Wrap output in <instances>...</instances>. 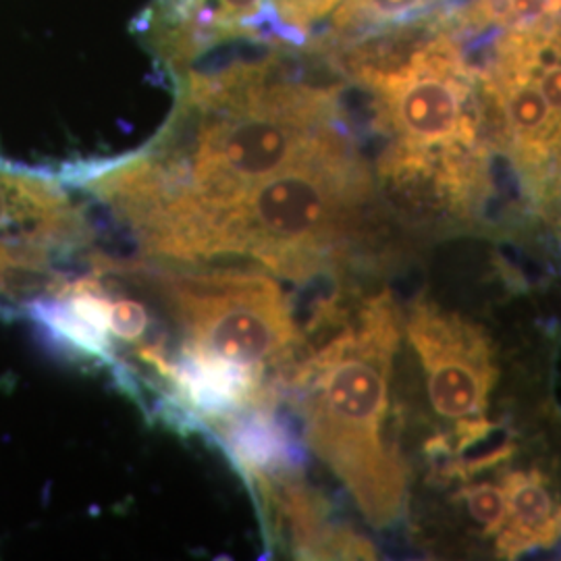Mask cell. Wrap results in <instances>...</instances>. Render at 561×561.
<instances>
[{
  "label": "cell",
  "mask_w": 561,
  "mask_h": 561,
  "mask_svg": "<svg viewBox=\"0 0 561 561\" xmlns=\"http://www.w3.org/2000/svg\"><path fill=\"white\" fill-rule=\"evenodd\" d=\"M337 331L308 343L280 381L304 421L308 447L340 479L364 518L385 528L398 520L405 500V470L385 442L389 382L400 345V312L382 291Z\"/></svg>",
  "instance_id": "6da1fadb"
},
{
  "label": "cell",
  "mask_w": 561,
  "mask_h": 561,
  "mask_svg": "<svg viewBox=\"0 0 561 561\" xmlns=\"http://www.w3.org/2000/svg\"><path fill=\"white\" fill-rule=\"evenodd\" d=\"M370 201V173L350 138L333 127L300 161L192 227L162 262L238 256L300 285L335 277L358 241Z\"/></svg>",
  "instance_id": "7a4b0ae2"
},
{
  "label": "cell",
  "mask_w": 561,
  "mask_h": 561,
  "mask_svg": "<svg viewBox=\"0 0 561 561\" xmlns=\"http://www.w3.org/2000/svg\"><path fill=\"white\" fill-rule=\"evenodd\" d=\"M92 273L115 277L157 301L183 337L181 350L231 362L279 385L306 335L279 283L262 271H192L154 261L90 256Z\"/></svg>",
  "instance_id": "3957f363"
},
{
  "label": "cell",
  "mask_w": 561,
  "mask_h": 561,
  "mask_svg": "<svg viewBox=\"0 0 561 561\" xmlns=\"http://www.w3.org/2000/svg\"><path fill=\"white\" fill-rule=\"evenodd\" d=\"M405 329L426 373L435 412L451 422L482 419L497 382L491 337L433 301L414 304Z\"/></svg>",
  "instance_id": "277c9868"
},
{
  "label": "cell",
  "mask_w": 561,
  "mask_h": 561,
  "mask_svg": "<svg viewBox=\"0 0 561 561\" xmlns=\"http://www.w3.org/2000/svg\"><path fill=\"white\" fill-rule=\"evenodd\" d=\"M277 18L271 0H152L141 34L175 78L194 60L236 38L261 44L262 30Z\"/></svg>",
  "instance_id": "5b68a950"
},
{
  "label": "cell",
  "mask_w": 561,
  "mask_h": 561,
  "mask_svg": "<svg viewBox=\"0 0 561 561\" xmlns=\"http://www.w3.org/2000/svg\"><path fill=\"white\" fill-rule=\"evenodd\" d=\"M442 76L422 60H412L408 67L362 80L377 92L379 123L400 138L396 148L426 152L474 138L461 113L460 85Z\"/></svg>",
  "instance_id": "8992f818"
},
{
  "label": "cell",
  "mask_w": 561,
  "mask_h": 561,
  "mask_svg": "<svg viewBox=\"0 0 561 561\" xmlns=\"http://www.w3.org/2000/svg\"><path fill=\"white\" fill-rule=\"evenodd\" d=\"M92 240L88 217L57 181L0 169V252L32 250L59 261Z\"/></svg>",
  "instance_id": "52a82bcc"
},
{
  "label": "cell",
  "mask_w": 561,
  "mask_h": 561,
  "mask_svg": "<svg viewBox=\"0 0 561 561\" xmlns=\"http://www.w3.org/2000/svg\"><path fill=\"white\" fill-rule=\"evenodd\" d=\"M502 489L507 502V522L497 541L502 553L516 558L518 553L560 541L561 505L553 500L539 470L507 472Z\"/></svg>",
  "instance_id": "ba28073f"
},
{
  "label": "cell",
  "mask_w": 561,
  "mask_h": 561,
  "mask_svg": "<svg viewBox=\"0 0 561 561\" xmlns=\"http://www.w3.org/2000/svg\"><path fill=\"white\" fill-rule=\"evenodd\" d=\"M428 0H345L333 20V38L360 34L368 27L410 18Z\"/></svg>",
  "instance_id": "9c48e42d"
},
{
  "label": "cell",
  "mask_w": 561,
  "mask_h": 561,
  "mask_svg": "<svg viewBox=\"0 0 561 561\" xmlns=\"http://www.w3.org/2000/svg\"><path fill=\"white\" fill-rule=\"evenodd\" d=\"M460 497L468 507L470 518L481 524L489 535L500 533L507 522V502L502 486L493 482H481L461 486Z\"/></svg>",
  "instance_id": "30bf717a"
},
{
  "label": "cell",
  "mask_w": 561,
  "mask_h": 561,
  "mask_svg": "<svg viewBox=\"0 0 561 561\" xmlns=\"http://www.w3.org/2000/svg\"><path fill=\"white\" fill-rule=\"evenodd\" d=\"M547 0H512V20L516 23H533L545 15Z\"/></svg>",
  "instance_id": "8fae6325"
},
{
  "label": "cell",
  "mask_w": 561,
  "mask_h": 561,
  "mask_svg": "<svg viewBox=\"0 0 561 561\" xmlns=\"http://www.w3.org/2000/svg\"><path fill=\"white\" fill-rule=\"evenodd\" d=\"M484 11L491 20H512V0H484Z\"/></svg>",
  "instance_id": "7c38bea8"
},
{
  "label": "cell",
  "mask_w": 561,
  "mask_h": 561,
  "mask_svg": "<svg viewBox=\"0 0 561 561\" xmlns=\"http://www.w3.org/2000/svg\"><path fill=\"white\" fill-rule=\"evenodd\" d=\"M549 20L561 21V0H547L545 2V15Z\"/></svg>",
  "instance_id": "4fadbf2b"
}]
</instances>
